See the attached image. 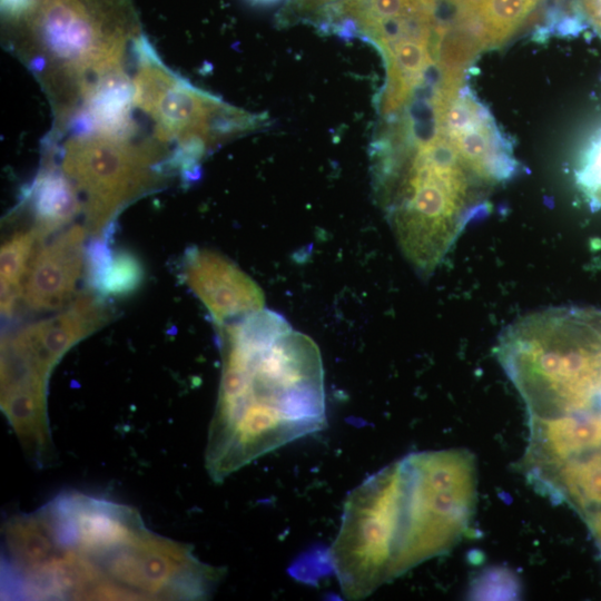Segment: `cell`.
Listing matches in <instances>:
<instances>
[{"label":"cell","instance_id":"6da1fadb","mask_svg":"<svg viewBox=\"0 0 601 601\" xmlns=\"http://www.w3.org/2000/svg\"><path fill=\"white\" fill-rule=\"evenodd\" d=\"M476 464L464 449L411 453L347 495L327 558L343 595L362 600L451 551L476 506Z\"/></svg>","mask_w":601,"mask_h":601},{"label":"cell","instance_id":"7a4b0ae2","mask_svg":"<svg viewBox=\"0 0 601 601\" xmlns=\"http://www.w3.org/2000/svg\"><path fill=\"white\" fill-rule=\"evenodd\" d=\"M220 341L221 377L205 451L216 483L326 426L323 361L309 336L263 308L220 327Z\"/></svg>","mask_w":601,"mask_h":601},{"label":"cell","instance_id":"3957f363","mask_svg":"<svg viewBox=\"0 0 601 601\" xmlns=\"http://www.w3.org/2000/svg\"><path fill=\"white\" fill-rule=\"evenodd\" d=\"M411 138L400 125L387 140H380L373 157V187L400 250L426 277L465 227L489 211L494 188L434 130L426 138L413 134Z\"/></svg>","mask_w":601,"mask_h":601},{"label":"cell","instance_id":"277c9868","mask_svg":"<svg viewBox=\"0 0 601 601\" xmlns=\"http://www.w3.org/2000/svg\"><path fill=\"white\" fill-rule=\"evenodd\" d=\"M20 49L67 116L105 80L126 72L141 37L128 0H31ZM21 14V16H23ZM20 16V17H21Z\"/></svg>","mask_w":601,"mask_h":601},{"label":"cell","instance_id":"5b68a950","mask_svg":"<svg viewBox=\"0 0 601 601\" xmlns=\"http://www.w3.org/2000/svg\"><path fill=\"white\" fill-rule=\"evenodd\" d=\"M134 107L154 124L155 138L175 145L171 166L193 174L210 149L253 130L263 118L225 104L168 70L141 37L136 49Z\"/></svg>","mask_w":601,"mask_h":601},{"label":"cell","instance_id":"8992f818","mask_svg":"<svg viewBox=\"0 0 601 601\" xmlns=\"http://www.w3.org/2000/svg\"><path fill=\"white\" fill-rule=\"evenodd\" d=\"M136 134L88 129L63 146L60 168L78 191L91 238L111 236L119 213L152 190L169 167L167 148L155 137L137 140Z\"/></svg>","mask_w":601,"mask_h":601},{"label":"cell","instance_id":"52a82bcc","mask_svg":"<svg viewBox=\"0 0 601 601\" xmlns=\"http://www.w3.org/2000/svg\"><path fill=\"white\" fill-rule=\"evenodd\" d=\"M434 131L486 184L495 188L508 181L519 164L489 109L463 86L434 89L431 99Z\"/></svg>","mask_w":601,"mask_h":601},{"label":"cell","instance_id":"ba28073f","mask_svg":"<svg viewBox=\"0 0 601 601\" xmlns=\"http://www.w3.org/2000/svg\"><path fill=\"white\" fill-rule=\"evenodd\" d=\"M439 23L432 20L395 22L371 41L381 50L386 66L380 99L383 116H394L405 108L435 63Z\"/></svg>","mask_w":601,"mask_h":601},{"label":"cell","instance_id":"9c48e42d","mask_svg":"<svg viewBox=\"0 0 601 601\" xmlns=\"http://www.w3.org/2000/svg\"><path fill=\"white\" fill-rule=\"evenodd\" d=\"M183 278L223 327L265 308L257 283L226 256L207 248H190L183 260Z\"/></svg>","mask_w":601,"mask_h":601},{"label":"cell","instance_id":"30bf717a","mask_svg":"<svg viewBox=\"0 0 601 601\" xmlns=\"http://www.w3.org/2000/svg\"><path fill=\"white\" fill-rule=\"evenodd\" d=\"M109 317L102 297L79 294L66 309L4 335L1 342L50 376L65 354L101 328Z\"/></svg>","mask_w":601,"mask_h":601},{"label":"cell","instance_id":"8fae6325","mask_svg":"<svg viewBox=\"0 0 601 601\" xmlns=\"http://www.w3.org/2000/svg\"><path fill=\"white\" fill-rule=\"evenodd\" d=\"M87 229L72 225L38 248L23 280L21 298L37 312L66 306L86 265Z\"/></svg>","mask_w":601,"mask_h":601},{"label":"cell","instance_id":"7c38bea8","mask_svg":"<svg viewBox=\"0 0 601 601\" xmlns=\"http://www.w3.org/2000/svg\"><path fill=\"white\" fill-rule=\"evenodd\" d=\"M447 35L473 59L509 41L542 0H449Z\"/></svg>","mask_w":601,"mask_h":601},{"label":"cell","instance_id":"4fadbf2b","mask_svg":"<svg viewBox=\"0 0 601 601\" xmlns=\"http://www.w3.org/2000/svg\"><path fill=\"white\" fill-rule=\"evenodd\" d=\"M33 218L32 227L45 240L67 226L82 208L81 199L61 168L42 169L22 200Z\"/></svg>","mask_w":601,"mask_h":601},{"label":"cell","instance_id":"5bb4252c","mask_svg":"<svg viewBox=\"0 0 601 601\" xmlns=\"http://www.w3.org/2000/svg\"><path fill=\"white\" fill-rule=\"evenodd\" d=\"M110 237L91 238L86 246V277L92 292L100 297L127 296L142 283L144 267L131 252L114 250Z\"/></svg>","mask_w":601,"mask_h":601},{"label":"cell","instance_id":"9a60e30c","mask_svg":"<svg viewBox=\"0 0 601 601\" xmlns=\"http://www.w3.org/2000/svg\"><path fill=\"white\" fill-rule=\"evenodd\" d=\"M43 239L31 226L7 238L0 252L1 314L10 317L22 294L31 259Z\"/></svg>","mask_w":601,"mask_h":601},{"label":"cell","instance_id":"2e32d148","mask_svg":"<svg viewBox=\"0 0 601 601\" xmlns=\"http://www.w3.org/2000/svg\"><path fill=\"white\" fill-rule=\"evenodd\" d=\"M578 181L590 200L601 207V138L588 152L578 171Z\"/></svg>","mask_w":601,"mask_h":601},{"label":"cell","instance_id":"e0dca14e","mask_svg":"<svg viewBox=\"0 0 601 601\" xmlns=\"http://www.w3.org/2000/svg\"><path fill=\"white\" fill-rule=\"evenodd\" d=\"M342 0H290V7L303 16L323 20L329 9Z\"/></svg>","mask_w":601,"mask_h":601},{"label":"cell","instance_id":"ac0fdd59","mask_svg":"<svg viewBox=\"0 0 601 601\" xmlns=\"http://www.w3.org/2000/svg\"><path fill=\"white\" fill-rule=\"evenodd\" d=\"M581 9L601 35V0H580Z\"/></svg>","mask_w":601,"mask_h":601},{"label":"cell","instance_id":"d6986e66","mask_svg":"<svg viewBox=\"0 0 601 601\" xmlns=\"http://www.w3.org/2000/svg\"><path fill=\"white\" fill-rule=\"evenodd\" d=\"M31 0H2L6 12L20 17L28 9Z\"/></svg>","mask_w":601,"mask_h":601},{"label":"cell","instance_id":"ffe728a7","mask_svg":"<svg viewBox=\"0 0 601 601\" xmlns=\"http://www.w3.org/2000/svg\"><path fill=\"white\" fill-rule=\"evenodd\" d=\"M588 523L601 549V511L598 512Z\"/></svg>","mask_w":601,"mask_h":601},{"label":"cell","instance_id":"44dd1931","mask_svg":"<svg viewBox=\"0 0 601 601\" xmlns=\"http://www.w3.org/2000/svg\"><path fill=\"white\" fill-rule=\"evenodd\" d=\"M248 1L256 6L268 7V6H274V4L279 3L282 0H248Z\"/></svg>","mask_w":601,"mask_h":601}]
</instances>
